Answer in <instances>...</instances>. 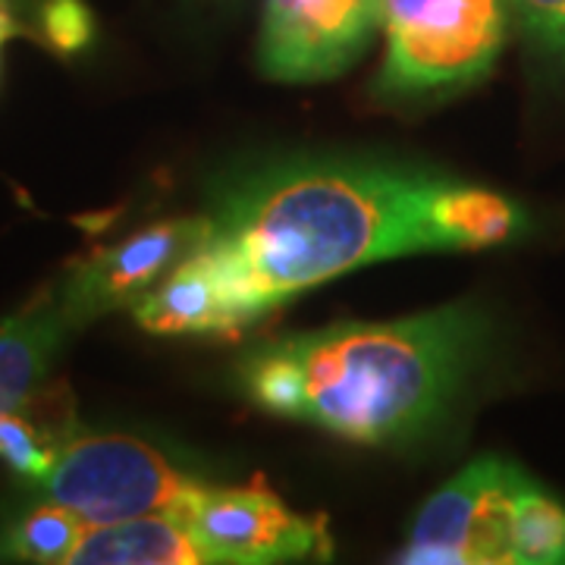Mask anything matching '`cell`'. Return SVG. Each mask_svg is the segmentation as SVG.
<instances>
[{"instance_id":"cell-4","label":"cell","mask_w":565,"mask_h":565,"mask_svg":"<svg viewBox=\"0 0 565 565\" xmlns=\"http://www.w3.org/2000/svg\"><path fill=\"white\" fill-rule=\"evenodd\" d=\"M202 487L204 481L141 437L76 430L39 490L44 500L79 512L88 525H104L139 515H182Z\"/></svg>"},{"instance_id":"cell-19","label":"cell","mask_w":565,"mask_h":565,"mask_svg":"<svg viewBox=\"0 0 565 565\" xmlns=\"http://www.w3.org/2000/svg\"><path fill=\"white\" fill-rule=\"evenodd\" d=\"M13 3H22V0H13Z\"/></svg>"},{"instance_id":"cell-6","label":"cell","mask_w":565,"mask_h":565,"mask_svg":"<svg viewBox=\"0 0 565 565\" xmlns=\"http://www.w3.org/2000/svg\"><path fill=\"white\" fill-rule=\"evenodd\" d=\"M182 519L202 541L211 565L302 563L327 559L333 550L327 522L292 512L264 478L243 487H214L204 481Z\"/></svg>"},{"instance_id":"cell-15","label":"cell","mask_w":565,"mask_h":565,"mask_svg":"<svg viewBox=\"0 0 565 565\" xmlns=\"http://www.w3.org/2000/svg\"><path fill=\"white\" fill-rule=\"evenodd\" d=\"M519 565H565V505L531 481L515 512Z\"/></svg>"},{"instance_id":"cell-7","label":"cell","mask_w":565,"mask_h":565,"mask_svg":"<svg viewBox=\"0 0 565 565\" xmlns=\"http://www.w3.org/2000/svg\"><path fill=\"white\" fill-rule=\"evenodd\" d=\"M384 0H264L258 70L274 82L337 79L364 54Z\"/></svg>"},{"instance_id":"cell-9","label":"cell","mask_w":565,"mask_h":565,"mask_svg":"<svg viewBox=\"0 0 565 565\" xmlns=\"http://www.w3.org/2000/svg\"><path fill=\"white\" fill-rule=\"evenodd\" d=\"M527 230L531 221L515 199L430 173L422 199L424 252H481L515 243Z\"/></svg>"},{"instance_id":"cell-16","label":"cell","mask_w":565,"mask_h":565,"mask_svg":"<svg viewBox=\"0 0 565 565\" xmlns=\"http://www.w3.org/2000/svg\"><path fill=\"white\" fill-rule=\"evenodd\" d=\"M35 35L57 57H76L95 41V17L85 0H41Z\"/></svg>"},{"instance_id":"cell-3","label":"cell","mask_w":565,"mask_h":565,"mask_svg":"<svg viewBox=\"0 0 565 565\" xmlns=\"http://www.w3.org/2000/svg\"><path fill=\"white\" fill-rule=\"evenodd\" d=\"M505 0H384L377 95L424 98L484 79L505 39Z\"/></svg>"},{"instance_id":"cell-2","label":"cell","mask_w":565,"mask_h":565,"mask_svg":"<svg viewBox=\"0 0 565 565\" xmlns=\"http://www.w3.org/2000/svg\"><path fill=\"white\" fill-rule=\"evenodd\" d=\"M475 305H446L384 323H337L258 345L239 362L252 403L318 424L352 444H405L452 408L484 352Z\"/></svg>"},{"instance_id":"cell-17","label":"cell","mask_w":565,"mask_h":565,"mask_svg":"<svg viewBox=\"0 0 565 565\" xmlns=\"http://www.w3.org/2000/svg\"><path fill=\"white\" fill-rule=\"evenodd\" d=\"M509 13L546 54L565 61V0H505Z\"/></svg>"},{"instance_id":"cell-14","label":"cell","mask_w":565,"mask_h":565,"mask_svg":"<svg viewBox=\"0 0 565 565\" xmlns=\"http://www.w3.org/2000/svg\"><path fill=\"white\" fill-rule=\"evenodd\" d=\"M88 522L70 505L44 500L29 505L0 531V556L39 565H73Z\"/></svg>"},{"instance_id":"cell-10","label":"cell","mask_w":565,"mask_h":565,"mask_svg":"<svg viewBox=\"0 0 565 565\" xmlns=\"http://www.w3.org/2000/svg\"><path fill=\"white\" fill-rule=\"evenodd\" d=\"M79 327L61 280L41 286L0 321V415L25 403L47 381L70 333Z\"/></svg>"},{"instance_id":"cell-5","label":"cell","mask_w":565,"mask_h":565,"mask_svg":"<svg viewBox=\"0 0 565 565\" xmlns=\"http://www.w3.org/2000/svg\"><path fill=\"white\" fill-rule=\"evenodd\" d=\"M534 478L497 456L475 459L422 505L396 563L519 565L515 512Z\"/></svg>"},{"instance_id":"cell-18","label":"cell","mask_w":565,"mask_h":565,"mask_svg":"<svg viewBox=\"0 0 565 565\" xmlns=\"http://www.w3.org/2000/svg\"><path fill=\"white\" fill-rule=\"evenodd\" d=\"M17 3L13 0H0V54H3V44L10 39H22V35H35V29L32 25H25V22L17 17V10H13Z\"/></svg>"},{"instance_id":"cell-1","label":"cell","mask_w":565,"mask_h":565,"mask_svg":"<svg viewBox=\"0 0 565 565\" xmlns=\"http://www.w3.org/2000/svg\"><path fill=\"white\" fill-rule=\"evenodd\" d=\"M430 173L364 161H305L262 173L207 214L199 245L221 274L236 327L318 282L418 255Z\"/></svg>"},{"instance_id":"cell-11","label":"cell","mask_w":565,"mask_h":565,"mask_svg":"<svg viewBox=\"0 0 565 565\" xmlns=\"http://www.w3.org/2000/svg\"><path fill=\"white\" fill-rule=\"evenodd\" d=\"M132 318L154 337H226L239 330L221 274L202 248L185 255L151 292H145L132 305Z\"/></svg>"},{"instance_id":"cell-12","label":"cell","mask_w":565,"mask_h":565,"mask_svg":"<svg viewBox=\"0 0 565 565\" xmlns=\"http://www.w3.org/2000/svg\"><path fill=\"white\" fill-rule=\"evenodd\" d=\"M76 430V399L66 384L44 381L25 403L0 415V462L39 487Z\"/></svg>"},{"instance_id":"cell-13","label":"cell","mask_w":565,"mask_h":565,"mask_svg":"<svg viewBox=\"0 0 565 565\" xmlns=\"http://www.w3.org/2000/svg\"><path fill=\"white\" fill-rule=\"evenodd\" d=\"M211 565L182 515H139L88 525L73 565Z\"/></svg>"},{"instance_id":"cell-8","label":"cell","mask_w":565,"mask_h":565,"mask_svg":"<svg viewBox=\"0 0 565 565\" xmlns=\"http://www.w3.org/2000/svg\"><path fill=\"white\" fill-rule=\"evenodd\" d=\"M211 217H173L145 226L117 245L85 255L61 277L63 296L79 323H92L117 308H132L145 292L192 255L207 236Z\"/></svg>"}]
</instances>
